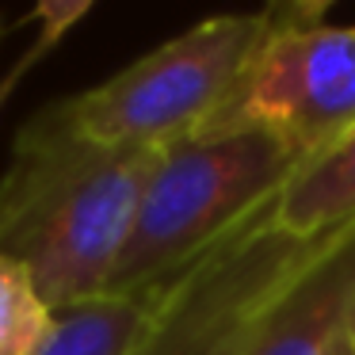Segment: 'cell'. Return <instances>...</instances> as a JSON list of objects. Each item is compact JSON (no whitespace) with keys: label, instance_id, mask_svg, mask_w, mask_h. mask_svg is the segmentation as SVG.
Listing matches in <instances>:
<instances>
[{"label":"cell","instance_id":"8","mask_svg":"<svg viewBox=\"0 0 355 355\" xmlns=\"http://www.w3.org/2000/svg\"><path fill=\"white\" fill-rule=\"evenodd\" d=\"M355 218V126L329 149L302 161L275 199L279 230L313 237Z\"/></svg>","mask_w":355,"mask_h":355},{"label":"cell","instance_id":"5","mask_svg":"<svg viewBox=\"0 0 355 355\" xmlns=\"http://www.w3.org/2000/svg\"><path fill=\"white\" fill-rule=\"evenodd\" d=\"M324 4H275L268 35L199 134L268 130L302 161L355 126V27H329Z\"/></svg>","mask_w":355,"mask_h":355},{"label":"cell","instance_id":"2","mask_svg":"<svg viewBox=\"0 0 355 355\" xmlns=\"http://www.w3.org/2000/svg\"><path fill=\"white\" fill-rule=\"evenodd\" d=\"M302 157L279 134H195L161 149L107 294L168 283L268 207Z\"/></svg>","mask_w":355,"mask_h":355},{"label":"cell","instance_id":"3","mask_svg":"<svg viewBox=\"0 0 355 355\" xmlns=\"http://www.w3.org/2000/svg\"><path fill=\"white\" fill-rule=\"evenodd\" d=\"M263 35L268 12L214 16L62 107L88 141L168 149L218 115Z\"/></svg>","mask_w":355,"mask_h":355},{"label":"cell","instance_id":"4","mask_svg":"<svg viewBox=\"0 0 355 355\" xmlns=\"http://www.w3.org/2000/svg\"><path fill=\"white\" fill-rule=\"evenodd\" d=\"M275 199L172 279L134 355H248L268 309L355 222L294 237L279 230Z\"/></svg>","mask_w":355,"mask_h":355},{"label":"cell","instance_id":"1","mask_svg":"<svg viewBox=\"0 0 355 355\" xmlns=\"http://www.w3.org/2000/svg\"><path fill=\"white\" fill-rule=\"evenodd\" d=\"M157 157L88 141L62 103L19 130L0 176V256L27 271L50 309L107 294Z\"/></svg>","mask_w":355,"mask_h":355},{"label":"cell","instance_id":"9","mask_svg":"<svg viewBox=\"0 0 355 355\" xmlns=\"http://www.w3.org/2000/svg\"><path fill=\"white\" fill-rule=\"evenodd\" d=\"M54 309L16 260L0 256V355H35L50 336Z\"/></svg>","mask_w":355,"mask_h":355},{"label":"cell","instance_id":"10","mask_svg":"<svg viewBox=\"0 0 355 355\" xmlns=\"http://www.w3.org/2000/svg\"><path fill=\"white\" fill-rule=\"evenodd\" d=\"M332 355H355V336H352V329L340 336V344H336V352H332Z\"/></svg>","mask_w":355,"mask_h":355},{"label":"cell","instance_id":"6","mask_svg":"<svg viewBox=\"0 0 355 355\" xmlns=\"http://www.w3.org/2000/svg\"><path fill=\"white\" fill-rule=\"evenodd\" d=\"M355 321V222L256 329L248 355H332Z\"/></svg>","mask_w":355,"mask_h":355},{"label":"cell","instance_id":"11","mask_svg":"<svg viewBox=\"0 0 355 355\" xmlns=\"http://www.w3.org/2000/svg\"><path fill=\"white\" fill-rule=\"evenodd\" d=\"M352 336H355V321H352Z\"/></svg>","mask_w":355,"mask_h":355},{"label":"cell","instance_id":"7","mask_svg":"<svg viewBox=\"0 0 355 355\" xmlns=\"http://www.w3.org/2000/svg\"><path fill=\"white\" fill-rule=\"evenodd\" d=\"M168 286L172 279L123 294H96L77 306L54 309L50 336L35 355H134Z\"/></svg>","mask_w":355,"mask_h":355}]
</instances>
